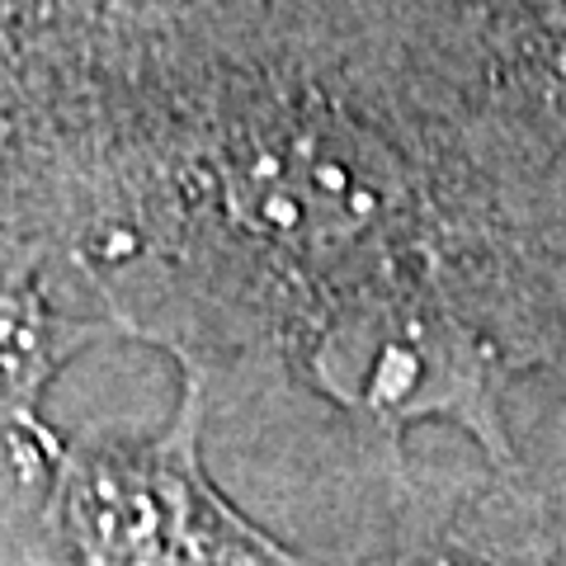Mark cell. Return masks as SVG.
Segmentation results:
<instances>
[{
  "label": "cell",
  "mask_w": 566,
  "mask_h": 566,
  "mask_svg": "<svg viewBox=\"0 0 566 566\" xmlns=\"http://www.w3.org/2000/svg\"><path fill=\"white\" fill-rule=\"evenodd\" d=\"M212 382L180 364L161 430L52 439L33 501V566H326L274 538L208 472Z\"/></svg>",
  "instance_id": "6da1fadb"
},
{
  "label": "cell",
  "mask_w": 566,
  "mask_h": 566,
  "mask_svg": "<svg viewBox=\"0 0 566 566\" xmlns=\"http://www.w3.org/2000/svg\"><path fill=\"white\" fill-rule=\"evenodd\" d=\"M0 566H33V553H24V547H0Z\"/></svg>",
  "instance_id": "277c9868"
},
{
  "label": "cell",
  "mask_w": 566,
  "mask_h": 566,
  "mask_svg": "<svg viewBox=\"0 0 566 566\" xmlns=\"http://www.w3.org/2000/svg\"><path fill=\"white\" fill-rule=\"evenodd\" d=\"M104 322H66L57 307L39 293V283L0 264V449L10 453L14 472L39 495L43 458L57 430L39 416L43 382L57 374V364Z\"/></svg>",
  "instance_id": "3957f363"
},
{
  "label": "cell",
  "mask_w": 566,
  "mask_h": 566,
  "mask_svg": "<svg viewBox=\"0 0 566 566\" xmlns=\"http://www.w3.org/2000/svg\"><path fill=\"white\" fill-rule=\"evenodd\" d=\"M364 476L359 515L326 566H566V510L534 476L416 458Z\"/></svg>",
  "instance_id": "7a4b0ae2"
}]
</instances>
